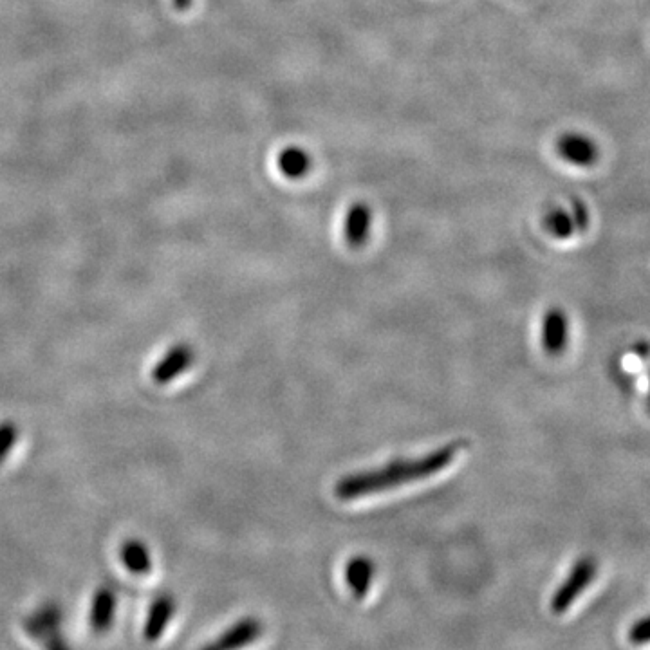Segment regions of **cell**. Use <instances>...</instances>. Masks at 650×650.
<instances>
[{"label":"cell","mask_w":650,"mask_h":650,"mask_svg":"<svg viewBox=\"0 0 650 650\" xmlns=\"http://www.w3.org/2000/svg\"><path fill=\"white\" fill-rule=\"evenodd\" d=\"M465 443L455 441L450 445L441 446L434 452L410 457V459H394L387 465L372 470H363L356 474L344 475L335 486V495L340 501H354L367 495L385 492L389 488H396L401 484L423 481L430 475H436L452 465L455 455L459 454L461 446Z\"/></svg>","instance_id":"obj_1"},{"label":"cell","mask_w":650,"mask_h":650,"mask_svg":"<svg viewBox=\"0 0 650 650\" xmlns=\"http://www.w3.org/2000/svg\"><path fill=\"white\" fill-rule=\"evenodd\" d=\"M596 571H598V566H596L595 558H578L575 566L571 567L569 575L566 576V580L558 585L557 591L553 593L551 604H549L551 613L557 614V616L567 613L571 609V605L575 604L576 600L582 596L585 589L593 584Z\"/></svg>","instance_id":"obj_2"},{"label":"cell","mask_w":650,"mask_h":650,"mask_svg":"<svg viewBox=\"0 0 650 650\" xmlns=\"http://www.w3.org/2000/svg\"><path fill=\"white\" fill-rule=\"evenodd\" d=\"M264 623L257 616H244L221 632L215 640L206 643L201 650H242L260 640Z\"/></svg>","instance_id":"obj_3"},{"label":"cell","mask_w":650,"mask_h":650,"mask_svg":"<svg viewBox=\"0 0 650 650\" xmlns=\"http://www.w3.org/2000/svg\"><path fill=\"white\" fill-rule=\"evenodd\" d=\"M195 362L194 347L186 342L170 345L167 353L159 358L150 371V378L156 385H168L176 381L181 374L192 369Z\"/></svg>","instance_id":"obj_4"},{"label":"cell","mask_w":650,"mask_h":650,"mask_svg":"<svg viewBox=\"0 0 650 650\" xmlns=\"http://www.w3.org/2000/svg\"><path fill=\"white\" fill-rule=\"evenodd\" d=\"M557 150L560 158L566 159L567 163L576 167H593L600 156L595 141L575 132L564 134L557 141Z\"/></svg>","instance_id":"obj_5"},{"label":"cell","mask_w":650,"mask_h":650,"mask_svg":"<svg viewBox=\"0 0 650 650\" xmlns=\"http://www.w3.org/2000/svg\"><path fill=\"white\" fill-rule=\"evenodd\" d=\"M567 340H569L567 315L562 309L551 307L542 320V347L549 356H560L566 351Z\"/></svg>","instance_id":"obj_6"},{"label":"cell","mask_w":650,"mask_h":650,"mask_svg":"<svg viewBox=\"0 0 650 650\" xmlns=\"http://www.w3.org/2000/svg\"><path fill=\"white\" fill-rule=\"evenodd\" d=\"M374 575H376V564L367 555H356V557L349 558L345 564V584L351 589L356 600H363L365 596L369 595Z\"/></svg>","instance_id":"obj_7"},{"label":"cell","mask_w":650,"mask_h":650,"mask_svg":"<svg viewBox=\"0 0 650 650\" xmlns=\"http://www.w3.org/2000/svg\"><path fill=\"white\" fill-rule=\"evenodd\" d=\"M176 614V600L170 595H161L154 600L150 607L147 623H145V638L149 641H158L163 632Z\"/></svg>","instance_id":"obj_8"},{"label":"cell","mask_w":650,"mask_h":650,"mask_svg":"<svg viewBox=\"0 0 650 650\" xmlns=\"http://www.w3.org/2000/svg\"><path fill=\"white\" fill-rule=\"evenodd\" d=\"M371 210L369 206L354 205L345 215L344 237L349 246L360 248L369 239L371 232Z\"/></svg>","instance_id":"obj_9"},{"label":"cell","mask_w":650,"mask_h":650,"mask_svg":"<svg viewBox=\"0 0 650 650\" xmlns=\"http://www.w3.org/2000/svg\"><path fill=\"white\" fill-rule=\"evenodd\" d=\"M118 598L111 587H100L96 591L91 609V625L96 632H105L112 625Z\"/></svg>","instance_id":"obj_10"},{"label":"cell","mask_w":650,"mask_h":650,"mask_svg":"<svg viewBox=\"0 0 650 650\" xmlns=\"http://www.w3.org/2000/svg\"><path fill=\"white\" fill-rule=\"evenodd\" d=\"M120 558L123 566L129 569L134 575H147L152 569V557L150 549L140 539L125 540L121 544Z\"/></svg>","instance_id":"obj_11"},{"label":"cell","mask_w":650,"mask_h":650,"mask_svg":"<svg viewBox=\"0 0 650 650\" xmlns=\"http://www.w3.org/2000/svg\"><path fill=\"white\" fill-rule=\"evenodd\" d=\"M279 167L284 176L289 179H298V177L306 176L307 170L311 167V161H309L306 152H302L300 149H288L280 154Z\"/></svg>","instance_id":"obj_12"},{"label":"cell","mask_w":650,"mask_h":650,"mask_svg":"<svg viewBox=\"0 0 650 650\" xmlns=\"http://www.w3.org/2000/svg\"><path fill=\"white\" fill-rule=\"evenodd\" d=\"M544 228L557 239H569L576 230L573 215L567 214L566 210H562V208H553L546 214Z\"/></svg>","instance_id":"obj_13"},{"label":"cell","mask_w":650,"mask_h":650,"mask_svg":"<svg viewBox=\"0 0 650 650\" xmlns=\"http://www.w3.org/2000/svg\"><path fill=\"white\" fill-rule=\"evenodd\" d=\"M19 439L20 428L15 421H0V465H4V461L10 457Z\"/></svg>","instance_id":"obj_14"},{"label":"cell","mask_w":650,"mask_h":650,"mask_svg":"<svg viewBox=\"0 0 650 650\" xmlns=\"http://www.w3.org/2000/svg\"><path fill=\"white\" fill-rule=\"evenodd\" d=\"M627 640L631 641L632 645H647L650 643V614L641 618L638 622H634L627 634Z\"/></svg>","instance_id":"obj_15"},{"label":"cell","mask_w":650,"mask_h":650,"mask_svg":"<svg viewBox=\"0 0 650 650\" xmlns=\"http://www.w3.org/2000/svg\"><path fill=\"white\" fill-rule=\"evenodd\" d=\"M573 221H575L576 230L578 232H584L589 224V214H587V208H585L580 201H575L573 203Z\"/></svg>","instance_id":"obj_16"},{"label":"cell","mask_w":650,"mask_h":650,"mask_svg":"<svg viewBox=\"0 0 650 650\" xmlns=\"http://www.w3.org/2000/svg\"><path fill=\"white\" fill-rule=\"evenodd\" d=\"M649 407H650V383H649Z\"/></svg>","instance_id":"obj_17"}]
</instances>
